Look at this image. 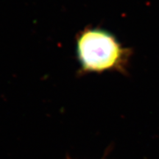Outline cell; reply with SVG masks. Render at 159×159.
<instances>
[{
  "instance_id": "cell-1",
  "label": "cell",
  "mask_w": 159,
  "mask_h": 159,
  "mask_svg": "<svg viewBox=\"0 0 159 159\" xmlns=\"http://www.w3.org/2000/svg\"><path fill=\"white\" fill-rule=\"evenodd\" d=\"M77 58L80 75L119 71L125 73L130 52L105 30L88 27L76 37Z\"/></svg>"
}]
</instances>
